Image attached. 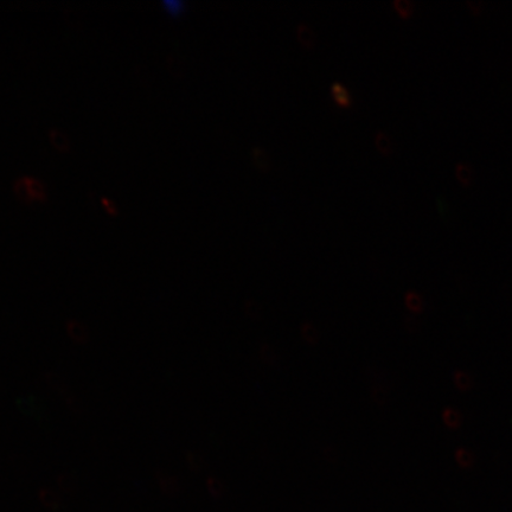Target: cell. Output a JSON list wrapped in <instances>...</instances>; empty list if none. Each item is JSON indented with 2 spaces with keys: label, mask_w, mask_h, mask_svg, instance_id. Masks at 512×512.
<instances>
[{
  "label": "cell",
  "mask_w": 512,
  "mask_h": 512,
  "mask_svg": "<svg viewBox=\"0 0 512 512\" xmlns=\"http://www.w3.org/2000/svg\"><path fill=\"white\" fill-rule=\"evenodd\" d=\"M457 176L462 182H470L472 178V170L469 165L459 163L457 165Z\"/></svg>",
  "instance_id": "cell-9"
},
{
  "label": "cell",
  "mask_w": 512,
  "mask_h": 512,
  "mask_svg": "<svg viewBox=\"0 0 512 512\" xmlns=\"http://www.w3.org/2000/svg\"><path fill=\"white\" fill-rule=\"evenodd\" d=\"M25 179H27L32 200H44V197H46V189H44L42 182L32 177H25Z\"/></svg>",
  "instance_id": "cell-5"
},
{
  "label": "cell",
  "mask_w": 512,
  "mask_h": 512,
  "mask_svg": "<svg viewBox=\"0 0 512 512\" xmlns=\"http://www.w3.org/2000/svg\"><path fill=\"white\" fill-rule=\"evenodd\" d=\"M253 162L259 169L268 171L272 168V160L262 147L256 146L252 150Z\"/></svg>",
  "instance_id": "cell-4"
},
{
  "label": "cell",
  "mask_w": 512,
  "mask_h": 512,
  "mask_svg": "<svg viewBox=\"0 0 512 512\" xmlns=\"http://www.w3.org/2000/svg\"><path fill=\"white\" fill-rule=\"evenodd\" d=\"M15 191L19 198H21V200H32L30 190L27 184V179H25V177L18 179V181L15 184Z\"/></svg>",
  "instance_id": "cell-8"
},
{
  "label": "cell",
  "mask_w": 512,
  "mask_h": 512,
  "mask_svg": "<svg viewBox=\"0 0 512 512\" xmlns=\"http://www.w3.org/2000/svg\"><path fill=\"white\" fill-rule=\"evenodd\" d=\"M375 144L383 155H390L394 150L393 139L386 131L381 130L375 134Z\"/></svg>",
  "instance_id": "cell-3"
},
{
  "label": "cell",
  "mask_w": 512,
  "mask_h": 512,
  "mask_svg": "<svg viewBox=\"0 0 512 512\" xmlns=\"http://www.w3.org/2000/svg\"><path fill=\"white\" fill-rule=\"evenodd\" d=\"M394 8L402 17H411L414 14L415 5L411 0H394Z\"/></svg>",
  "instance_id": "cell-6"
},
{
  "label": "cell",
  "mask_w": 512,
  "mask_h": 512,
  "mask_svg": "<svg viewBox=\"0 0 512 512\" xmlns=\"http://www.w3.org/2000/svg\"><path fill=\"white\" fill-rule=\"evenodd\" d=\"M50 140L57 149L64 151L69 149V140L66 134H63L61 131L51 130L50 131Z\"/></svg>",
  "instance_id": "cell-7"
},
{
  "label": "cell",
  "mask_w": 512,
  "mask_h": 512,
  "mask_svg": "<svg viewBox=\"0 0 512 512\" xmlns=\"http://www.w3.org/2000/svg\"><path fill=\"white\" fill-rule=\"evenodd\" d=\"M296 34L300 43L306 48L312 49L316 47L317 35L309 24L299 23L297 25Z\"/></svg>",
  "instance_id": "cell-1"
},
{
  "label": "cell",
  "mask_w": 512,
  "mask_h": 512,
  "mask_svg": "<svg viewBox=\"0 0 512 512\" xmlns=\"http://www.w3.org/2000/svg\"><path fill=\"white\" fill-rule=\"evenodd\" d=\"M332 98L337 102L339 106L350 107L352 104V95L349 88L341 82L332 83L331 86Z\"/></svg>",
  "instance_id": "cell-2"
}]
</instances>
